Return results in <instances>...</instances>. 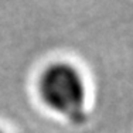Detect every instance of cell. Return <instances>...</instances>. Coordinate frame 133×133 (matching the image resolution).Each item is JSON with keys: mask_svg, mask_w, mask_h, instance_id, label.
Wrapping results in <instances>:
<instances>
[{"mask_svg": "<svg viewBox=\"0 0 133 133\" xmlns=\"http://www.w3.org/2000/svg\"><path fill=\"white\" fill-rule=\"evenodd\" d=\"M0 133H3V132H0Z\"/></svg>", "mask_w": 133, "mask_h": 133, "instance_id": "cell-2", "label": "cell"}, {"mask_svg": "<svg viewBox=\"0 0 133 133\" xmlns=\"http://www.w3.org/2000/svg\"><path fill=\"white\" fill-rule=\"evenodd\" d=\"M40 92L50 108L74 123L85 120V85L74 66L57 62L41 75Z\"/></svg>", "mask_w": 133, "mask_h": 133, "instance_id": "cell-1", "label": "cell"}]
</instances>
